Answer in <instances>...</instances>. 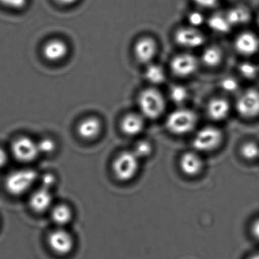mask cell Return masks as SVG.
<instances>
[{
	"label": "cell",
	"mask_w": 259,
	"mask_h": 259,
	"mask_svg": "<svg viewBox=\"0 0 259 259\" xmlns=\"http://www.w3.org/2000/svg\"><path fill=\"white\" fill-rule=\"evenodd\" d=\"M12 152L15 158L22 163H31L40 155L37 142L25 136L13 142Z\"/></svg>",
	"instance_id": "ba28073f"
},
{
	"label": "cell",
	"mask_w": 259,
	"mask_h": 259,
	"mask_svg": "<svg viewBox=\"0 0 259 259\" xmlns=\"http://www.w3.org/2000/svg\"><path fill=\"white\" fill-rule=\"evenodd\" d=\"M222 60V51L216 46H210L206 48L201 55V61L208 67H215L218 66Z\"/></svg>",
	"instance_id": "44dd1931"
},
{
	"label": "cell",
	"mask_w": 259,
	"mask_h": 259,
	"mask_svg": "<svg viewBox=\"0 0 259 259\" xmlns=\"http://www.w3.org/2000/svg\"><path fill=\"white\" fill-rule=\"evenodd\" d=\"M230 105L224 98H213L207 106V116L213 121L224 120L230 114Z\"/></svg>",
	"instance_id": "e0dca14e"
},
{
	"label": "cell",
	"mask_w": 259,
	"mask_h": 259,
	"mask_svg": "<svg viewBox=\"0 0 259 259\" xmlns=\"http://www.w3.org/2000/svg\"><path fill=\"white\" fill-rule=\"evenodd\" d=\"M69 52L67 45L59 39L50 40L43 48V54L47 60L51 62L60 61Z\"/></svg>",
	"instance_id": "2e32d148"
},
{
	"label": "cell",
	"mask_w": 259,
	"mask_h": 259,
	"mask_svg": "<svg viewBox=\"0 0 259 259\" xmlns=\"http://www.w3.org/2000/svg\"><path fill=\"white\" fill-rule=\"evenodd\" d=\"M257 23H258V25H259V15H258V19H257Z\"/></svg>",
	"instance_id": "74e56055"
},
{
	"label": "cell",
	"mask_w": 259,
	"mask_h": 259,
	"mask_svg": "<svg viewBox=\"0 0 259 259\" xmlns=\"http://www.w3.org/2000/svg\"><path fill=\"white\" fill-rule=\"evenodd\" d=\"M194 3L198 7L204 9H211L216 7L220 0H193Z\"/></svg>",
	"instance_id": "d6a6232c"
},
{
	"label": "cell",
	"mask_w": 259,
	"mask_h": 259,
	"mask_svg": "<svg viewBox=\"0 0 259 259\" xmlns=\"http://www.w3.org/2000/svg\"><path fill=\"white\" fill-rule=\"evenodd\" d=\"M145 78L148 82L153 84H160L166 78L164 70L158 65L151 64L145 71Z\"/></svg>",
	"instance_id": "603a6c76"
},
{
	"label": "cell",
	"mask_w": 259,
	"mask_h": 259,
	"mask_svg": "<svg viewBox=\"0 0 259 259\" xmlns=\"http://www.w3.org/2000/svg\"><path fill=\"white\" fill-rule=\"evenodd\" d=\"M238 113L245 119H253L259 116V92L248 89L241 93L236 101Z\"/></svg>",
	"instance_id": "52a82bcc"
},
{
	"label": "cell",
	"mask_w": 259,
	"mask_h": 259,
	"mask_svg": "<svg viewBox=\"0 0 259 259\" xmlns=\"http://www.w3.org/2000/svg\"><path fill=\"white\" fill-rule=\"evenodd\" d=\"M239 54L243 56H252L259 51V38L251 32H242L237 36L234 44Z\"/></svg>",
	"instance_id": "4fadbf2b"
},
{
	"label": "cell",
	"mask_w": 259,
	"mask_h": 259,
	"mask_svg": "<svg viewBox=\"0 0 259 259\" xmlns=\"http://www.w3.org/2000/svg\"><path fill=\"white\" fill-rule=\"evenodd\" d=\"M60 5L69 6L75 4L78 0H55Z\"/></svg>",
	"instance_id": "d590c367"
},
{
	"label": "cell",
	"mask_w": 259,
	"mask_h": 259,
	"mask_svg": "<svg viewBox=\"0 0 259 259\" xmlns=\"http://www.w3.org/2000/svg\"><path fill=\"white\" fill-rule=\"evenodd\" d=\"M140 159L133 151H123L120 153L113 160V175L116 180L122 183L133 181L140 169Z\"/></svg>",
	"instance_id": "7a4b0ae2"
},
{
	"label": "cell",
	"mask_w": 259,
	"mask_h": 259,
	"mask_svg": "<svg viewBox=\"0 0 259 259\" xmlns=\"http://www.w3.org/2000/svg\"><path fill=\"white\" fill-rule=\"evenodd\" d=\"M188 21H189L190 27L197 28L198 27L201 26L205 22V19H204V16L201 13L193 12V13H190L189 16H188Z\"/></svg>",
	"instance_id": "4dcf8cb0"
},
{
	"label": "cell",
	"mask_w": 259,
	"mask_h": 259,
	"mask_svg": "<svg viewBox=\"0 0 259 259\" xmlns=\"http://www.w3.org/2000/svg\"><path fill=\"white\" fill-rule=\"evenodd\" d=\"M240 154L245 160H257L259 158V145L254 142H247L242 144L240 148Z\"/></svg>",
	"instance_id": "cb8c5ba5"
},
{
	"label": "cell",
	"mask_w": 259,
	"mask_h": 259,
	"mask_svg": "<svg viewBox=\"0 0 259 259\" xmlns=\"http://www.w3.org/2000/svg\"><path fill=\"white\" fill-rule=\"evenodd\" d=\"M145 127L144 118L136 113L126 115L121 122L122 133L128 136H136L140 134Z\"/></svg>",
	"instance_id": "d6986e66"
},
{
	"label": "cell",
	"mask_w": 259,
	"mask_h": 259,
	"mask_svg": "<svg viewBox=\"0 0 259 259\" xmlns=\"http://www.w3.org/2000/svg\"><path fill=\"white\" fill-rule=\"evenodd\" d=\"M198 116L189 109H178L171 112L166 118V130L174 135L183 136L191 133L196 126Z\"/></svg>",
	"instance_id": "3957f363"
},
{
	"label": "cell",
	"mask_w": 259,
	"mask_h": 259,
	"mask_svg": "<svg viewBox=\"0 0 259 259\" xmlns=\"http://www.w3.org/2000/svg\"><path fill=\"white\" fill-rule=\"evenodd\" d=\"M101 121L96 117H89L84 119L78 125V134L85 140H93L96 139L101 132Z\"/></svg>",
	"instance_id": "ac0fdd59"
},
{
	"label": "cell",
	"mask_w": 259,
	"mask_h": 259,
	"mask_svg": "<svg viewBox=\"0 0 259 259\" xmlns=\"http://www.w3.org/2000/svg\"><path fill=\"white\" fill-rule=\"evenodd\" d=\"M225 16L232 27L245 25L251 19L249 10L243 7H233Z\"/></svg>",
	"instance_id": "ffe728a7"
},
{
	"label": "cell",
	"mask_w": 259,
	"mask_h": 259,
	"mask_svg": "<svg viewBox=\"0 0 259 259\" xmlns=\"http://www.w3.org/2000/svg\"><path fill=\"white\" fill-rule=\"evenodd\" d=\"M198 65L199 64L196 57L192 54H179L171 60V72L176 76L186 78L196 72Z\"/></svg>",
	"instance_id": "9c48e42d"
},
{
	"label": "cell",
	"mask_w": 259,
	"mask_h": 259,
	"mask_svg": "<svg viewBox=\"0 0 259 259\" xmlns=\"http://www.w3.org/2000/svg\"><path fill=\"white\" fill-rule=\"evenodd\" d=\"M174 39L179 46L187 49L200 48L205 41L204 34L197 28L192 27L177 30L174 34Z\"/></svg>",
	"instance_id": "8fae6325"
},
{
	"label": "cell",
	"mask_w": 259,
	"mask_h": 259,
	"mask_svg": "<svg viewBox=\"0 0 259 259\" xmlns=\"http://www.w3.org/2000/svg\"><path fill=\"white\" fill-rule=\"evenodd\" d=\"M134 52L136 59L140 63H150L157 54V43L151 37H144L136 44Z\"/></svg>",
	"instance_id": "9a60e30c"
},
{
	"label": "cell",
	"mask_w": 259,
	"mask_h": 259,
	"mask_svg": "<svg viewBox=\"0 0 259 259\" xmlns=\"http://www.w3.org/2000/svg\"><path fill=\"white\" fill-rule=\"evenodd\" d=\"M224 136L219 128L207 126L197 132L192 139L194 150L198 153H208L219 148L222 144Z\"/></svg>",
	"instance_id": "5b68a950"
},
{
	"label": "cell",
	"mask_w": 259,
	"mask_h": 259,
	"mask_svg": "<svg viewBox=\"0 0 259 259\" xmlns=\"http://www.w3.org/2000/svg\"><path fill=\"white\" fill-rule=\"evenodd\" d=\"M39 174L31 168H22L13 171L7 176L5 188L13 196H22L32 189L38 182Z\"/></svg>",
	"instance_id": "6da1fadb"
},
{
	"label": "cell",
	"mask_w": 259,
	"mask_h": 259,
	"mask_svg": "<svg viewBox=\"0 0 259 259\" xmlns=\"http://www.w3.org/2000/svg\"><path fill=\"white\" fill-rule=\"evenodd\" d=\"M139 105L142 116L151 119L160 117L166 108V102L163 95L154 89H145L141 92Z\"/></svg>",
	"instance_id": "277c9868"
},
{
	"label": "cell",
	"mask_w": 259,
	"mask_h": 259,
	"mask_svg": "<svg viewBox=\"0 0 259 259\" xmlns=\"http://www.w3.org/2000/svg\"><path fill=\"white\" fill-rule=\"evenodd\" d=\"M207 24L209 28L218 34H227L232 28L225 15H213L208 19Z\"/></svg>",
	"instance_id": "7402d4cb"
},
{
	"label": "cell",
	"mask_w": 259,
	"mask_h": 259,
	"mask_svg": "<svg viewBox=\"0 0 259 259\" xmlns=\"http://www.w3.org/2000/svg\"><path fill=\"white\" fill-rule=\"evenodd\" d=\"M180 167L185 175L196 177L202 172L204 161L197 151H188L180 157Z\"/></svg>",
	"instance_id": "7c38bea8"
},
{
	"label": "cell",
	"mask_w": 259,
	"mask_h": 259,
	"mask_svg": "<svg viewBox=\"0 0 259 259\" xmlns=\"http://www.w3.org/2000/svg\"><path fill=\"white\" fill-rule=\"evenodd\" d=\"M133 151L140 160L148 158L152 154V145L148 141H140V142H138L135 145V148Z\"/></svg>",
	"instance_id": "484cf974"
},
{
	"label": "cell",
	"mask_w": 259,
	"mask_h": 259,
	"mask_svg": "<svg viewBox=\"0 0 259 259\" xmlns=\"http://www.w3.org/2000/svg\"><path fill=\"white\" fill-rule=\"evenodd\" d=\"M49 213L51 221L57 227L66 228L74 219L73 209L67 203L54 204Z\"/></svg>",
	"instance_id": "5bb4252c"
},
{
	"label": "cell",
	"mask_w": 259,
	"mask_h": 259,
	"mask_svg": "<svg viewBox=\"0 0 259 259\" xmlns=\"http://www.w3.org/2000/svg\"><path fill=\"white\" fill-rule=\"evenodd\" d=\"M8 161V155L3 148H0V169L6 166Z\"/></svg>",
	"instance_id": "e575fe53"
},
{
	"label": "cell",
	"mask_w": 259,
	"mask_h": 259,
	"mask_svg": "<svg viewBox=\"0 0 259 259\" xmlns=\"http://www.w3.org/2000/svg\"><path fill=\"white\" fill-rule=\"evenodd\" d=\"M258 68L254 63L250 62H244L239 65V72L243 78L247 79H252L257 76L258 73Z\"/></svg>",
	"instance_id": "4316f807"
},
{
	"label": "cell",
	"mask_w": 259,
	"mask_h": 259,
	"mask_svg": "<svg viewBox=\"0 0 259 259\" xmlns=\"http://www.w3.org/2000/svg\"><path fill=\"white\" fill-rule=\"evenodd\" d=\"M189 97V91L183 85H174L169 90V98L176 104H184Z\"/></svg>",
	"instance_id": "d4e9b609"
},
{
	"label": "cell",
	"mask_w": 259,
	"mask_h": 259,
	"mask_svg": "<svg viewBox=\"0 0 259 259\" xmlns=\"http://www.w3.org/2000/svg\"><path fill=\"white\" fill-rule=\"evenodd\" d=\"M248 259H259V253L258 254H252V255L250 256Z\"/></svg>",
	"instance_id": "8d00e7d4"
},
{
	"label": "cell",
	"mask_w": 259,
	"mask_h": 259,
	"mask_svg": "<svg viewBox=\"0 0 259 259\" xmlns=\"http://www.w3.org/2000/svg\"><path fill=\"white\" fill-rule=\"evenodd\" d=\"M251 232L252 236L259 240V218L256 219L251 224Z\"/></svg>",
	"instance_id": "836d02e7"
},
{
	"label": "cell",
	"mask_w": 259,
	"mask_h": 259,
	"mask_svg": "<svg viewBox=\"0 0 259 259\" xmlns=\"http://www.w3.org/2000/svg\"><path fill=\"white\" fill-rule=\"evenodd\" d=\"M38 181H40V186L52 190L53 188L57 185V177L52 172H46L39 175Z\"/></svg>",
	"instance_id": "f1b7e54d"
},
{
	"label": "cell",
	"mask_w": 259,
	"mask_h": 259,
	"mask_svg": "<svg viewBox=\"0 0 259 259\" xmlns=\"http://www.w3.org/2000/svg\"><path fill=\"white\" fill-rule=\"evenodd\" d=\"M28 0H0V4L12 10H22L27 5Z\"/></svg>",
	"instance_id": "1f68e13d"
},
{
	"label": "cell",
	"mask_w": 259,
	"mask_h": 259,
	"mask_svg": "<svg viewBox=\"0 0 259 259\" xmlns=\"http://www.w3.org/2000/svg\"><path fill=\"white\" fill-rule=\"evenodd\" d=\"M48 244L54 254L60 256L70 254L75 248V239L71 232L64 227H57L50 232Z\"/></svg>",
	"instance_id": "8992f818"
},
{
	"label": "cell",
	"mask_w": 259,
	"mask_h": 259,
	"mask_svg": "<svg viewBox=\"0 0 259 259\" xmlns=\"http://www.w3.org/2000/svg\"><path fill=\"white\" fill-rule=\"evenodd\" d=\"M28 202L31 210L35 213H49L55 204L54 193L51 189L40 186L31 192Z\"/></svg>",
	"instance_id": "30bf717a"
},
{
	"label": "cell",
	"mask_w": 259,
	"mask_h": 259,
	"mask_svg": "<svg viewBox=\"0 0 259 259\" xmlns=\"http://www.w3.org/2000/svg\"><path fill=\"white\" fill-rule=\"evenodd\" d=\"M221 87L227 93H234L239 89V83L233 77H226L221 81Z\"/></svg>",
	"instance_id": "f546056e"
},
{
	"label": "cell",
	"mask_w": 259,
	"mask_h": 259,
	"mask_svg": "<svg viewBox=\"0 0 259 259\" xmlns=\"http://www.w3.org/2000/svg\"><path fill=\"white\" fill-rule=\"evenodd\" d=\"M40 154H51L55 151L57 145L53 139L45 138L40 142H37Z\"/></svg>",
	"instance_id": "83f0119b"
}]
</instances>
